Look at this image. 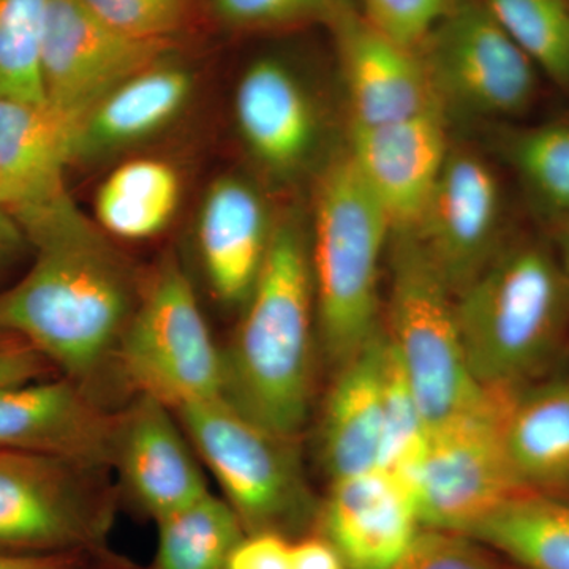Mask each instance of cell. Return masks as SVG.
<instances>
[{
	"label": "cell",
	"mask_w": 569,
	"mask_h": 569,
	"mask_svg": "<svg viewBox=\"0 0 569 569\" xmlns=\"http://www.w3.org/2000/svg\"><path fill=\"white\" fill-rule=\"evenodd\" d=\"M181 201V179L171 164L137 159L121 164L96 197L99 227L116 238L144 241L162 233Z\"/></svg>",
	"instance_id": "cell-25"
},
{
	"label": "cell",
	"mask_w": 569,
	"mask_h": 569,
	"mask_svg": "<svg viewBox=\"0 0 569 569\" xmlns=\"http://www.w3.org/2000/svg\"><path fill=\"white\" fill-rule=\"evenodd\" d=\"M366 20L388 37L417 48L455 0H358Z\"/></svg>",
	"instance_id": "cell-34"
},
{
	"label": "cell",
	"mask_w": 569,
	"mask_h": 569,
	"mask_svg": "<svg viewBox=\"0 0 569 569\" xmlns=\"http://www.w3.org/2000/svg\"><path fill=\"white\" fill-rule=\"evenodd\" d=\"M346 84L350 127L443 112L417 48L399 43L351 7L329 24ZM447 116V114H445Z\"/></svg>",
	"instance_id": "cell-15"
},
{
	"label": "cell",
	"mask_w": 569,
	"mask_h": 569,
	"mask_svg": "<svg viewBox=\"0 0 569 569\" xmlns=\"http://www.w3.org/2000/svg\"><path fill=\"white\" fill-rule=\"evenodd\" d=\"M18 224L33 260L0 291V326L28 340L59 376L110 406L107 388H121L119 348L141 283L71 198Z\"/></svg>",
	"instance_id": "cell-1"
},
{
	"label": "cell",
	"mask_w": 569,
	"mask_h": 569,
	"mask_svg": "<svg viewBox=\"0 0 569 569\" xmlns=\"http://www.w3.org/2000/svg\"><path fill=\"white\" fill-rule=\"evenodd\" d=\"M447 116L427 112L377 127H350L347 153L392 224L417 228L449 153Z\"/></svg>",
	"instance_id": "cell-16"
},
{
	"label": "cell",
	"mask_w": 569,
	"mask_h": 569,
	"mask_svg": "<svg viewBox=\"0 0 569 569\" xmlns=\"http://www.w3.org/2000/svg\"><path fill=\"white\" fill-rule=\"evenodd\" d=\"M505 443L519 488L569 500V378L548 377L509 397Z\"/></svg>",
	"instance_id": "cell-23"
},
{
	"label": "cell",
	"mask_w": 569,
	"mask_h": 569,
	"mask_svg": "<svg viewBox=\"0 0 569 569\" xmlns=\"http://www.w3.org/2000/svg\"><path fill=\"white\" fill-rule=\"evenodd\" d=\"M468 367L478 387L511 392L549 377L569 343V277L548 242L501 247L456 296Z\"/></svg>",
	"instance_id": "cell-3"
},
{
	"label": "cell",
	"mask_w": 569,
	"mask_h": 569,
	"mask_svg": "<svg viewBox=\"0 0 569 569\" xmlns=\"http://www.w3.org/2000/svg\"><path fill=\"white\" fill-rule=\"evenodd\" d=\"M385 331L430 430L481 402L460 336L456 296L413 231L391 236Z\"/></svg>",
	"instance_id": "cell-6"
},
{
	"label": "cell",
	"mask_w": 569,
	"mask_h": 569,
	"mask_svg": "<svg viewBox=\"0 0 569 569\" xmlns=\"http://www.w3.org/2000/svg\"><path fill=\"white\" fill-rule=\"evenodd\" d=\"M291 539L274 533L246 535L228 569H290Z\"/></svg>",
	"instance_id": "cell-36"
},
{
	"label": "cell",
	"mask_w": 569,
	"mask_h": 569,
	"mask_svg": "<svg viewBox=\"0 0 569 569\" xmlns=\"http://www.w3.org/2000/svg\"><path fill=\"white\" fill-rule=\"evenodd\" d=\"M54 376L58 370L37 348L0 326V389Z\"/></svg>",
	"instance_id": "cell-35"
},
{
	"label": "cell",
	"mask_w": 569,
	"mask_h": 569,
	"mask_svg": "<svg viewBox=\"0 0 569 569\" xmlns=\"http://www.w3.org/2000/svg\"><path fill=\"white\" fill-rule=\"evenodd\" d=\"M511 395L488 392L470 410L430 430L417 492L422 527L467 533L522 490L505 443Z\"/></svg>",
	"instance_id": "cell-10"
},
{
	"label": "cell",
	"mask_w": 569,
	"mask_h": 569,
	"mask_svg": "<svg viewBox=\"0 0 569 569\" xmlns=\"http://www.w3.org/2000/svg\"><path fill=\"white\" fill-rule=\"evenodd\" d=\"M550 244L556 250L557 258L569 277V219L556 228V236Z\"/></svg>",
	"instance_id": "cell-40"
},
{
	"label": "cell",
	"mask_w": 569,
	"mask_h": 569,
	"mask_svg": "<svg viewBox=\"0 0 569 569\" xmlns=\"http://www.w3.org/2000/svg\"><path fill=\"white\" fill-rule=\"evenodd\" d=\"M276 222L252 183L223 176L209 187L197 239L206 280L217 301L242 307L268 257Z\"/></svg>",
	"instance_id": "cell-19"
},
{
	"label": "cell",
	"mask_w": 569,
	"mask_h": 569,
	"mask_svg": "<svg viewBox=\"0 0 569 569\" xmlns=\"http://www.w3.org/2000/svg\"><path fill=\"white\" fill-rule=\"evenodd\" d=\"M385 326L335 370L318 427V456L329 482L376 470L383 427Z\"/></svg>",
	"instance_id": "cell-21"
},
{
	"label": "cell",
	"mask_w": 569,
	"mask_h": 569,
	"mask_svg": "<svg viewBox=\"0 0 569 569\" xmlns=\"http://www.w3.org/2000/svg\"><path fill=\"white\" fill-rule=\"evenodd\" d=\"M290 569H347V565L328 538L306 535L291 541Z\"/></svg>",
	"instance_id": "cell-37"
},
{
	"label": "cell",
	"mask_w": 569,
	"mask_h": 569,
	"mask_svg": "<svg viewBox=\"0 0 569 569\" xmlns=\"http://www.w3.org/2000/svg\"><path fill=\"white\" fill-rule=\"evenodd\" d=\"M418 51L445 114L515 119L537 102L541 71L482 0H455Z\"/></svg>",
	"instance_id": "cell-9"
},
{
	"label": "cell",
	"mask_w": 569,
	"mask_h": 569,
	"mask_svg": "<svg viewBox=\"0 0 569 569\" xmlns=\"http://www.w3.org/2000/svg\"><path fill=\"white\" fill-rule=\"evenodd\" d=\"M91 553H41V556H14L0 553V569H89Z\"/></svg>",
	"instance_id": "cell-39"
},
{
	"label": "cell",
	"mask_w": 569,
	"mask_h": 569,
	"mask_svg": "<svg viewBox=\"0 0 569 569\" xmlns=\"http://www.w3.org/2000/svg\"><path fill=\"white\" fill-rule=\"evenodd\" d=\"M563 376H567L569 378V343L567 348V370H565Z\"/></svg>",
	"instance_id": "cell-41"
},
{
	"label": "cell",
	"mask_w": 569,
	"mask_h": 569,
	"mask_svg": "<svg viewBox=\"0 0 569 569\" xmlns=\"http://www.w3.org/2000/svg\"><path fill=\"white\" fill-rule=\"evenodd\" d=\"M78 129L44 102L0 99V206L11 216L70 197L63 174Z\"/></svg>",
	"instance_id": "cell-20"
},
{
	"label": "cell",
	"mask_w": 569,
	"mask_h": 569,
	"mask_svg": "<svg viewBox=\"0 0 569 569\" xmlns=\"http://www.w3.org/2000/svg\"><path fill=\"white\" fill-rule=\"evenodd\" d=\"M100 20L127 36L167 40L186 18L187 0H81Z\"/></svg>",
	"instance_id": "cell-33"
},
{
	"label": "cell",
	"mask_w": 569,
	"mask_h": 569,
	"mask_svg": "<svg viewBox=\"0 0 569 569\" xmlns=\"http://www.w3.org/2000/svg\"><path fill=\"white\" fill-rule=\"evenodd\" d=\"M170 47L167 40L137 39L111 28L81 0H48L41 48L44 103L80 127L100 100L162 61Z\"/></svg>",
	"instance_id": "cell-11"
},
{
	"label": "cell",
	"mask_w": 569,
	"mask_h": 569,
	"mask_svg": "<svg viewBox=\"0 0 569 569\" xmlns=\"http://www.w3.org/2000/svg\"><path fill=\"white\" fill-rule=\"evenodd\" d=\"M503 228V190L493 168L468 149H449L413 233L455 296L507 244Z\"/></svg>",
	"instance_id": "cell-12"
},
{
	"label": "cell",
	"mask_w": 569,
	"mask_h": 569,
	"mask_svg": "<svg viewBox=\"0 0 569 569\" xmlns=\"http://www.w3.org/2000/svg\"><path fill=\"white\" fill-rule=\"evenodd\" d=\"M391 569H503L492 550L458 531L422 527Z\"/></svg>",
	"instance_id": "cell-32"
},
{
	"label": "cell",
	"mask_w": 569,
	"mask_h": 569,
	"mask_svg": "<svg viewBox=\"0 0 569 569\" xmlns=\"http://www.w3.org/2000/svg\"><path fill=\"white\" fill-rule=\"evenodd\" d=\"M192 93V74L164 59L138 71L82 119L73 162L112 156L162 132L186 110Z\"/></svg>",
	"instance_id": "cell-22"
},
{
	"label": "cell",
	"mask_w": 569,
	"mask_h": 569,
	"mask_svg": "<svg viewBox=\"0 0 569 569\" xmlns=\"http://www.w3.org/2000/svg\"><path fill=\"white\" fill-rule=\"evenodd\" d=\"M28 252L32 250L24 231L11 213L0 206V283Z\"/></svg>",
	"instance_id": "cell-38"
},
{
	"label": "cell",
	"mask_w": 569,
	"mask_h": 569,
	"mask_svg": "<svg viewBox=\"0 0 569 569\" xmlns=\"http://www.w3.org/2000/svg\"><path fill=\"white\" fill-rule=\"evenodd\" d=\"M500 151L539 219L553 228L569 219V122L512 127Z\"/></svg>",
	"instance_id": "cell-26"
},
{
	"label": "cell",
	"mask_w": 569,
	"mask_h": 569,
	"mask_svg": "<svg viewBox=\"0 0 569 569\" xmlns=\"http://www.w3.org/2000/svg\"><path fill=\"white\" fill-rule=\"evenodd\" d=\"M102 468L0 449V553L99 552L114 522Z\"/></svg>",
	"instance_id": "cell-8"
},
{
	"label": "cell",
	"mask_w": 569,
	"mask_h": 569,
	"mask_svg": "<svg viewBox=\"0 0 569 569\" xmlns=\"http://www.w3.org/2000/svg\"><path fill=\"white\" fill-rule=\"evenodd\" d=\"M111 471L123 496L153 522L211 492L174 411L148 396H133L119 408Z\"/></svg>",
	"instance_id": "cell-14"
},
{
	"label": "cell",
	"mask_w": 569,
	"mask_h": 569,
	"mask_svg": "<svg viewBox=\"0 0 569 569\" xmlns=\"http://www.w3.org/2000/svg\"><path fill=\"white\" fill-rule=\"evenodd\" d=\"M48 0H0V99L44 102L41 48Z\"/></svg>",
	"instance_id": "cell-30"
},
{
	"label": "cell",
	"mask_w": 569,
	"mask_h": 569,
	"mask_svg": "<svg viewBox=\"0 0 569 569\" xmlns=\"http://www.w3.org/2000/svg\"><path fill=\"white\" fill-rule=\"evenodd\" d=\"M542 77L569 89V0H482Z\"/></svg>",
	"instance_id": "cell-29"
},
{
	"label": "cell",
	"mask_w": 569,
	"mask_h": 569,
	"mask_svg": "<svg viewBox=\"0 0 569 569\" xmlns=\"http://www.w3.org/2000/svg\"><path fill=\"white\" fill-rule=\"evenodd\" d=\"M118 377L133 396L152 397L173 411L222 399V347L213 342L192 283L174 258L141 283L119 348Z\"/></svg>",
	"instance_id": "cell-7"
},
{
	"label": "cell",
	"mask_w": 569,
	"mask_h": 569,
	"mask_svg": "<svg viewBox=\"0 0 569 569\" xmlns=\"http://www.w3.org/2000/svg\"><path fill=\"white\" fill-rule=\"evenodd\" d=\"M156 523L152 569H228L247 535L230 505L212 492Z\"/></svg>",
	"instance_id": "cell-27"
},
{
	"label": "cell",
	"mask_w": 569,
	"mask_h": 569,
	"mask_svg": "<svg viewBox=\"0 0 569 569\" xmlns=\"http://www.w3.org/2000/svg\"><path fill=\"white\" fill-rule=\"evenodd\" d=\"M519 569H569V500L520 490L467 531Z\"/></svg>",
	"instance_id": "cell-24"
},
{
	"label": "cell",
	"mask_w": 569,
	"mask_h": 569,
	"mask_svg": "<svg viewBox=\"0 0 569 569\" xmlns=\"http://www.w3.org/2000/svg\"><path fill=\"white\" fill-rule=\"evenodd\" d=\"M119 408L62 376L0 389V449L111 471Z\"/></svg>",
	"instance_id": "cell-13"
},
{
	"label": "cell",
	"mask_w": 569,
	"mask_h": 569,
	"mask_svg": "<svg viewBox=\"0 0 569 569\" xmlns=\"http://www.w3.org/2000/svg\"><path fill=\"white\" fill-rule=\"evenodd\" d=\"M222 348L224 402L280 436L299 438L313 399L317 306L310 234L276 222L268 257Z\"/></svg>",
	"instance_id": "cell-2"
},
{
	"label": "cell",
	"mask_w": 569,
	"mask_h": 569,
	"mask_svg": "<svg viewBox=\"0 0 569 569\" xmlns=\"http://www.w3.org/2000/svg\"><path fill=\"white\" fill-rule=\"evenodd\" d=\"M320 522L347 569H391L422 529L413 490L380 468L329 482Z\"/></svg>",
	"instance_id": "cell-18"
},
{
	"label": "cell",
	"mask_w": 569,
	"mask_h": 569,
	"mask_svg": "<svg viewBox=\"0 0 569 569\" xmlns=\"http://www.w3.org/2000/svg\"><path fill=\"white\" fill-rule=\"evenodd\" d=\"M234 118L247 149L274 178H295L316 157L320 112L299 74L280 59L247 67L236 88Z\"/></svg>",
	"instance_id": "cell-17"
},
{
	"label": "cell",
	"mask_w": 569,
	"mask_h": 569,
	"mask_svg": "<svg viewBox=\"0 0 569 569\" xmlns=\"http://www.w3.org/2000/svg\"><path fill=\"white\" fill-rule=\"evenodd\" d=\"M174 413L247 535L274 533L293 541L320 520L321 503L307 479L299 438L266 429L223 399Z\"/></svg>",
	"instance_id": "cell-5"
},
{
	"label": "cell",
	"mask_w": 569,
	"mask_h": 569,
	"mask_svg": "<svg viewBox=\"0 0 569 569\" xmlns=\"http://www.w3.org/2000/svg\"><path fill=\"white\" fill-rule=\"evenodd\" d=\"M310 234L318 342L332 369L380 329L378 282L392 224L347 152L318 176Z\"/></svg>",
	"instance_id": "cell-4"
},
{
	"label": "cell",
	"mask_w": 569,
	"mask_h": 569,
	"mask_svg": "<svg viewBox=\"0 0 569 569\" xmlns=\"http://www.w3.org/2000/svg\"><path fill=\"white\" fill-rule=\"evenodd\" d=\"M430 427L388 339L383 383V427L378 468L418 492ZM418 501V500H417Z\"/></svg>",
	"instance_id": "cell-28"
},
{
	"label": "cell",
	"mask_w": 569,
	"mask_h": 569,
	"mask_svg": "<svg viewBox=\"0 0 569 569\" xmlns=\"http://www.w3.org/2000/svg\"><path fill=\"white\" fill-rule=\"evenodd\" d=\"M356 0H212L217 20L234 31H271L321 22L329 26Z\"/></svg>",
	"instance_id": "cell-31"
}]
</instances>
